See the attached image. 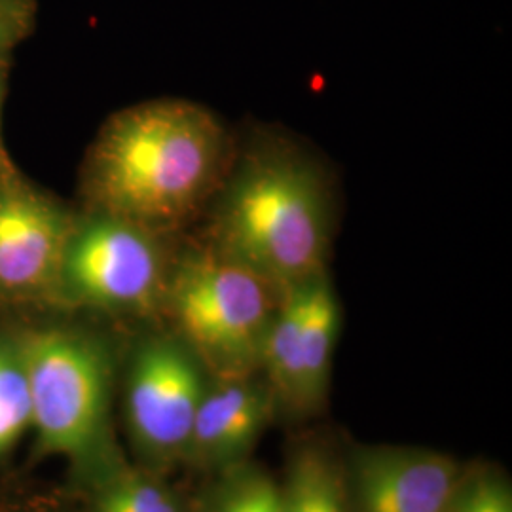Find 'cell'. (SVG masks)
Segmentation results:
<instances>
[{
	"label": "cell",
	"instance_id": "1",
	"mask_svg": "<svg viewBox=\"0 0 512 512\" xmlns=\"http://www.w3.org/2000/svg\"><path fill=\"white\" fill-rule=\"evenodd\" d=\"M228 137L219 118L186 101L116 114L93 145L86 188L95 211L167 232L190 219L219 184Z\"/></svg>",
	"mask_w": 512,
	"mask_h": 512
},
{
	"label": "cell",
	"instance_id": "2",
	"mask_svg": "<svg viewBox=\"0 0 512 512\" xmlns=\"http://www.w3.org/2000/svg\"><path fill=\"white\" fill-rule=\"evenodd\" d=\"M330 239L329 186L308 156L277 143L243 156L222 188L211 249L281 296L325 274Z\"/></svg>",
	"mask_w": 512,
	"mask_h": 512
},
{
	"label": "cell",
	"instance_id": "3",
	"mask_svg": "<svg viewBox=\"0 0 512 512\" xmlns=\"http://www.w3.org/2000/svg\"><path fill=\"white\" fill-rule=\"evenodd\" d=\"M31 391V431L42 456L109 467L112 363L80 330L50 327L19 340Z\"/></svg>",
	"mask_w": 512,
	"mask_h": 512
},
{
	"label": "cell",
	"instance_id": "4",
	"mask_svg": "<svg viewBox=\"0 0 512 512\" xmlns=\"http://www.w3.org/2000/svg\"><path fill=\"white\" fill-rule=\"evenodd\" d=\"M169 302L184 344L215 380L251 378L279 296L258 275L203 249L186 256L171 277Z\"/></svg>",
	"mask_w": 512,
	"mask_h": 512
},
{
	"label": "cell",
	"instance_id": "5",
	"mask_svg": "<svg viewBox=\"0 0 512 512\" xmlns=\"http://www.w3.org/2000/svg\"><path fill=\"white\" fill-rule=\"evenodd\" d=\"M158 232L93 211L74 222L55 279V298L93 310L143 313L167 293Z\"/></svg>",
	"mask_w": 512,
	"mask_h": 512
},
{
	"label": "cell",
	"instance_id": "6",
	"mask_svg": "<svg viewBox=\"0 0 512 512\" xmlns=\"http://www.w3.org/2000/svg\"><path fill=\"white\" fill-rule=\"evenodd\" d=\"M207 372L183 340L150 338L129 366V437L152 467L184 459L196 414L209 387Z\"/></svg>",
	"mask_w": 512,
	"mask_h": 512
},
{
	"label": "cell",
	"instance_id": "7",
	"mask_svg": "<svg viewBox=\"0 0 512 512\" xmlns=\"http://www.w3.org/2000/svg\"><path fill=\"white\" fill-rule=\"evenodd\" d=\"M338 330L340 306L327 274L279 296L260 359L275 399L298 412L321 406Z\"/></svg>",
	"mask_w": 512,
	"mask_h": 512
},
{
	"label": "cell",
	"instance_id": "8",
	"mask_svg": "<svg viewBox=\"0 0 512 512\" xmlns=\"http://www.w3.org/2000/svg\"><path fill=\"white\" fill-rule=\"evenodd\" d=\"M73 220L29 186H0V298L54 294Z\"/></svg>",
	"mask_w": 512,
	"mask_h": 512
},
{
	"label": "cell",
	"instance_id": "9",
	"mask_svg": "<svg viewBox=\"0 0 512 512\" xmlns=\"http://www.w3.org/2000/svg\"><path fill=\"white\" fill-rule=\"evenodd\" d=\"M461 473L435 450L370 446L353 458L349 497L357 512H446Z\"/></svg>",
	"mask_w": 512,
	"mask_h": 512
},
{
	"label": "cell",
	"instance_id": "10",
	"mask_svg": "<svg viewBox=\"0 0 512 512\" xmlns=\"http://www.w3.org/2000/svg\"><path fill=\"white\" fill-rule=\"evenodd\" d=\"M268 384L251 378L209 382L184 459L203 467H232L245 458L274 416Z\"/></svg>",
	"mask_w": 512,
	"mask_h": 512
},
{
	"label": "cell",
	"instance_id": "11",
	"mask_svg": "<svg viewBox=\"0 0 512 512\" xmlns=\"http://www.w3.org/2000/svg\"><path fill=\"white\" fill-rule=\"evenodd\" d=\"M346 476L319 448H304L281 486L285 512H351Z\"/></svg>",
	"mask_w": 512,
	"mask_h": 512
},
{
	"label": "cell",
	"instance_id": "12",
	"mask_svg": "<svg viewBox=\"0 0 512 512\" xmlns=\"http://www.w3.org/2000/svg\"><path fill=\"white\" fill-rule=\"evenodd\" d=\"M92 512H184L179 497L152 471L114 461L99 471Z\"/></svg>",
	"mask_w": 512,
	"mask_h": 512
},
{
	"label": "cell",
	"instance_id": "13",
	"mask_svg": "<svg viewBox=\"0 0 512 512\" xmlns=\"http://www.w3.org/2000/svg\"><path fill=\"white\" fill-rule=\"evenodd\" d=\"M31 431V391L19 342L0 340V456Z\"/></svg>",
	"mask_w": 512,
	"mask_h": 512
},
{
	"label": "cell",
	"instance_id": "14",
	"mask_svg": "<svg viewBox=\"0 0 512 512\" xmlns=\"http://www.w3.org/2000/svg\"><path fill=\"white\" fill-rule=\"evenodd\" d=\"M446 512H512V488L492 467L463 469Z\"/></svg>",
	"mask_w": 512,
	"mask_h": 512
},
{
	"label": "cell",
	"instance_id": "15",
	"mask_svg": "<svg viewBox=\"0 0 512 512\" xmlns=\"http://www.w3.org/2000/svg\"><path fill=\"white\" fill-rule=\"evenodd\" d=\"M245 512H285L281 486L266 476L255 475L238 484Z\"/></svg>",
	"mask_w": 512,
	"mask_h": 512
},
{
	"label": "cell",
	"instance_id": "16",
	"mask_svg": "<svg viewBox=\"0 0 512 512\" xmlns=\"http://www.w3.org/2000/svg\"><path fill=\"white\" fill-rule=\"evenodd\" d=\"M29 23V8L21 0H0V54L23 37Z\"/></svg>",
	"mask_w": 512,
	"mask_h": 512
},
{
	"label": "cell",
	"instance_id": "17",
	"mask_svg": "<svg viewBox=\"0 0 512 512\" xmlns=\"http://www.w3.org/2000/svg\"><path fill=\"white\" fill-rule=\"evenodd\" d=\"M209 512H245L238 486L222 495L219 501L215 503V507H211Z\"/></svg>",
	"mask_w": 512,
	"mask_h": 512
},
{
	"label": "cell",
	"instance_id": "18",
	"mask_svg": "<svg viewBox=\"0 0 512 512\" xmlns=\"http://www.w3.org/2000/svg\"><path fill=\"white\" fill-rule=\"evenodd\" d=\"M0 97H2V95H0ZM0 105H2V99H0Z\"/></svg>",
	"mask_w": 512,
	"mask_h": 512
}]
</instances>
